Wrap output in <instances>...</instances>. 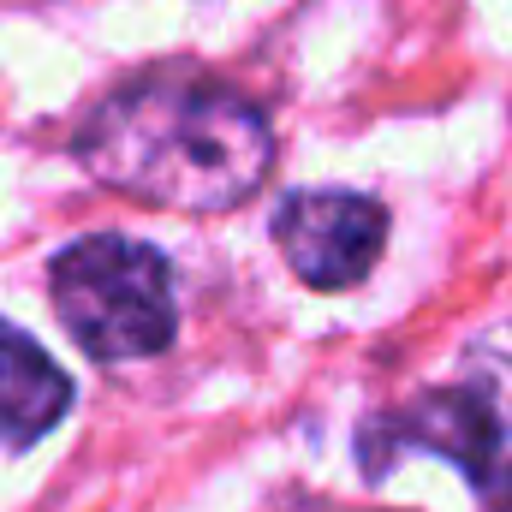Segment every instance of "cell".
<instances>
[{"label":"cell","mask_w":512,"mask_h":512,"mask_svg":"<svg viewBox=\"0 0 512 512\" xmlns=\"http://www.w3.org/2000/svg\"><path fill=\"white\" fill-rule=\"evenodd\" d=\"M72 149L96 185L173 215H233L274 167L262 108L227 84L191 78H143L114 90Z\"/></svg>","instance_id":"cell-1"},{"label":"cell","mask_w":512,"mask_h":512,"mask_svg":"<svg viewBox=\"0 0 512 512\" xmlns=\"http://www.w3.org/2000/svg\"><path fill=\"white\" fill-rule=\"evenodd\" d=\"M48 280L66 334L96 364H137L173 346L179 304H173V268L161 251L120 233H90L54 256Z\"/></svg>","instance_id":"cell-2"},{"label":"cell","mask_w":512,"mask_h":512,"mask_svg":"<svg viewBox=\"0 0 512 512\" xmlns=\"http://www.w3.org/2000/svg\"><path fill=\"white\" fill-rule=\"evenodd\" d=\"M274 245L286 268L316 292H346L370 280L387 251V209L358 191H298L274 215Z\"/></svg>","instance_id":"cell-3"},{"label":"cell","mask_w":512,"mask_h":512,"mask_svg":"<svg viewBox=\"0 0 512 512\" xmlns=\"http://www.w3.org/2000/svg\"><path fill=\"white\" fill-rule=\"evenodd\" d=\"M72 411L66 370L12 322H0V441L36 447L60 417Z\"/></svg>","instance_id":"cell-4"},{"label":"cell","mask_w":512,"mask_h":512,"mask_svg":"<svg viewBox=\"0 0 512 512\" xmlns=\"http://www.w3.org/2000/svg\"><path fill=\"white\" fill-rule=\"evenodd\" d=\"M477 399H483V453H477L471 489L489 512H512V393L477 382Z\"/></svg>","instance_id":"cell-5"}]
</instances>
